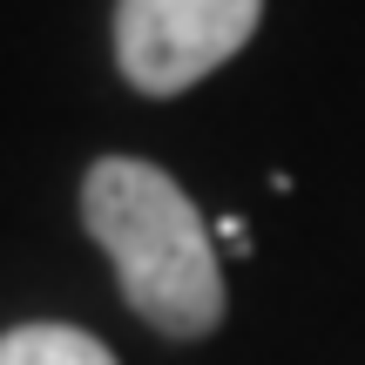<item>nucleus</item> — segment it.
<instances>
[{
	"label": "nucleus",
	"instance_id": "nucleus-1",
	"mask_svg": "<svg viewBox=\"0 0 365 365\" xmlns=\"http://www.w3.org/2000/svg\"><path fill=\"white\" fill-rule=\"evenodd\" d=\"M81 223L108 250L115 284L163 339H210L223 325V271L196 203L143 156H102L81 182Z\"/></svg>",
	"mask_w": 365,
	"mask_h": 365
},
{
	"label": "nucleus",
	"instance_id": "nucleus-2",
	"mask_svg": "<svg viewBox=\"0 0 365 365\" xmlns=\"http://www.w3.org/2000/svg\"><path fill=\"white\" fill-rule=\"evenodd\" d=\"M264 21V0H115V68L143 95L217 75Z\"/></svg>",
	"mask_w": 365,
	"mask_h": 365
},
{
	"label": "nucleus",
	"instance_id": "nucleus-3",
	"mask_svg": "<svg viewBox=\"0 0 365 365\" xmlns=\"http://www.w3.org/2000/svg\"><path fill=\"white\" fill-rule=\"evenodd\" d=\"M0 365H115V352L75 325H14L0 339Z\"/></svg>",
	"mask_w": 365,
	"mask_h": 365
},
{
	"label": "nucleus",
	"instance_id": "nucleus-4",
	"mask_svg": "<svg viewBox=\"0 0 365 365\" xmlns=\"http://www.w3.org/2000/svg\"><path fill=\"white\" fill-rule=\"evenodd\" d=\"M217 237H223V244H230V250H250V230H244V223H237V217H223V223H217Z\"/></svg>",
	"mask_w": 365,
	"mask_h": 365
}]
</instances>
